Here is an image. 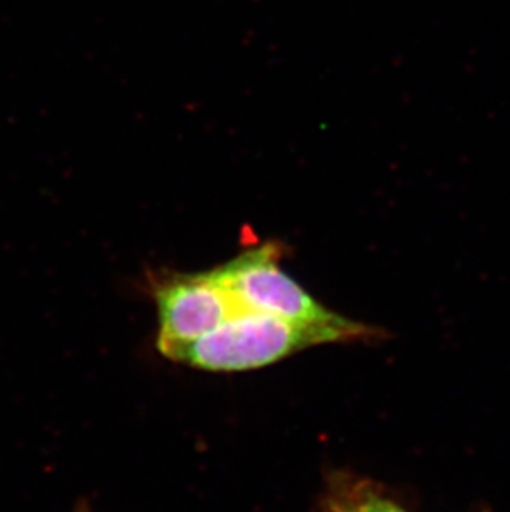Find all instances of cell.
<instances>
[{"mask_svg":"<svg viewBox=\"0 0 510 512\" xmlns=\"http://www.w3.org/2000/svg\"><path fill=\"white\" fill-rule=\"evenodd\" d=\"M280 247L264 244L212 269L211 276L236 297L237 302L260 314L304 324L337 325L347 322L308 295L280 269Z\"/></svg>","mask_w":510,"mask_h":512,"instance_id":"7a4b0ae2","label":"cell"},{"mask_svg":"<svg viewBox=\"0 0 510 512\" xmlns=\"http://www.w3.org/2000/svg\"><path fill=\"white\" fill-rule=\"evenodd\" d=\"M373 335L375 330L353 320L337 325L304 324L260 312H242L211 334L163 355L209 372H244L279 362L313 345Z\"/></svg>","mask_w":510,"mask_h":512,"instance_id":"6da1fadb","label":"cell"},{"mask_svg":"<svg viewBox=\"0 0 510 512\" xmlns=\"http://www.w3.org/2000/svg\"><path fill=\"white\" fill-rule=\"evenodd\" d=\"M75 512H90V508H88L87 503H80L77 506V511Z\"/></svg>","mask_w":510,"mask_h":512,"instance_id":"5b68a950","label":"cell"},{"mask_svg":"<svg viewBox=\"0 0 510 512\" xmlns=\"http://www.w3.org/2000/svg\"><path fill=\"white\" fill-rule=\"evenodd\" d=\"M159 314V352L186 345L211 334L244 309L219 282L204 274H178L154 287Z\"/></svg>","mask_w":510,"mask_h":512,"instance_id":"3957f363","label":"cell"},{"mask_svg":"<svg viewBox=\"0 0 510 512\" xmlns=\"http://www.w3.org/2000/svg\"><path fill=\"white\" fill-rule=\"evenodd\" d=\"M347 512H403L398 506L383 499H368L365 503L358 504Z\"/></svg>","mask_w":510,"mask_h":512,"instance_id":"277c9868","label":"cell"}]
</instances>
